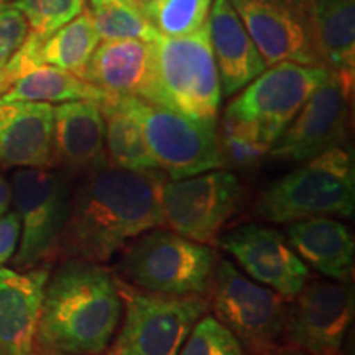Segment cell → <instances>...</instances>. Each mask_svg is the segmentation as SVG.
Masks as SVG:
<instances>
[{
    "instance_id": "cell-1",
    "label": "cell",
    "mask_w": 355,
    "mask_h": 355,
    "mask_svg": "<svg viewBox=\"0 0 355 355\" xmlns=\"http://www.w3.org/2000/svg\"><path fill=\"white\" fill-rule=\"evenodd\" d=\"M71 196L58 250L64 259L104 263L127 241L163 227L162 170L130 171L104 165L86 173Z\"/></svg>"
},
{
    "instance_id": "cell-2",
    "label": "cell",
    "mask_w": 355,
    "mask_h": 355,
    "mask_svg": "<svg viewBox=\"0 0 355 355\" xmlns=\"http://www.w3.org/2000/svg\"><path fill=\"white\" fill-rule=\"evenodd\" d=\"M122 314L117 278L94 261L66 259L48 277L37 345L69 355H99Z\"/></svg>"
},
{
    "instance_id": "cell-3",
    "label": "cell",
    "mask_w": 355,
    "mask_h": 355,
    "mask_svg": "<svg viewBox=\"0 0 355 355\" xmlns=\"http://www.w3.org/2000/svg\"><path fill=\"white\" fill-rule=\"evenodd\" d=\"M354 209V158L343 146H334L273 181L255 204V214L275 224L308 217H352Z\"/></svg>"
},
{
    "instance_id": "cell-4",
    "label": "cell",
    "mask_w": 355,
    "mask_h": 355,
    "mask_svg": "<svg viewBox=\"0 0 355 355\" xmlns=\"http://www.w3.org/2000/svg\"><path fill=\"white\" fill-rule=\"evenodd\" d=\"M157 101L202 122L217 123L220 81L212 51L209 24L181 37L155 40Z\"/></svg>"
},
{
    "instance_id": "cell-5",
    "label": "cell",
    "mask_w": 355,
    "mask_h": 355,
    "mask_svg": "<svg viewBox=\"0 0 355 355\" xmlns=\"http://www.w3.org/2000/svg\"><path fill=\"white\" fill-rule=\"evenodd\" d=\"M214 268L216 252L212 248L158 227L139 235L119 263L130 285L173 296L207 293Z\"/></svg>"
},
{
    "instance_id": "cell-6",
    "label": "cell",
    "mask_w": 355,
    "mask_h": 355,
    "mask_svg": "<svg viewBox=\"0 0 355 355\" xmlns=\"http://www.w3.org/2000/svg\"><path fill=\"white\" fill-rule=\"evenodd\" d=\"M117 283L125 318L107 355H178L209 308L201 295H159Z\"/></svg>"
},
{
    "instance_id": "cell-7",
    "label": "cell",
    "mask_w": 355,
    "mask_h": 355,
    "mask_svg": "<svg viewBox=\"0 0 355 355\" xmlns=\"http://www.w3.org/2000/svg\"><path fill=\"white\" fill-rule=\"evenodd\" d=\"M122 105L140 123L145 141L159 170L170 180L224 168L217 123L202 122L165 105L122 97Z\"/></svg>"
},
{
    "instance_id": "cell-8",
    "label": "cell",
    "mask_w": 355,
    "mask_h": 355,
    "mask_svg": "<svg viewBox=\"0 0 355 355\" xmlns=\"http://www.w3.org/2000/svg\"><path fill=\"white\" fill-rule=\"evenodd\" d=\"M207 293L217 321L252 355H261L283 344L288 303L272 288L252 282L229 260H220Z\"/></svg>"
},
{
    "instance_id": "cell-9",
    "label": "cell",
    "mask_w": 355,
    "mask_h": 355,
    "mask_svg": "<svg viewBox=\"0 0 355 355\" xmlns=\"http://www.w3.org/2000/svg\"><path fill=\"white\" fill-rule=\"evenodd\" d=\"M12 201L21 227L13 266L37 268L58 250L69 214L68 180L48 168H20L12 178Z\"/></svg>"
},
{
    "instance_id": "cell-10",
    "label": "cell",
    "mask_w": 355,
    "mask_h": 355,
    "mask_svg": "<svg viewBox=\"0 0 355 355\" xmlns=\"http://www.w3.org/2000/svg\"><path fill=\"white\" fill-rule=\"evenodd\" d=\"M327 74L329 69L322 66L293 61L272 64L229 102L224 115L254 125L272 146Z\"/></svg>"
},
{
    "instance_id": "cell-11",
    "label": "cell",
    "mask_w": 355,
    "mask_h": 355,
    "mask_svg": "<svg viewBox=\"0 0 355 355\" xmlns=\"http://www.w3.org/2000/svg\"><path fill=\"white\" fill-rule=\"evenodd\" d=\"M243 188L225 170L168 180L163 186L162 209L165 225L186 239L209 243L241 209Z\"/></svg>"
},
{
    "instance_id": "cell-12",
    "label": "cell",
    "mask_w": 355,
    "mask_h": 355,
    "mask_svg": "<svg viewBox=\"0 0 355 355\" xmlns=\"http://www.w3.org/2000/svg\"><path fill=\"white\" fill-rule=\"evenodd\" d=\"M354 74L329 71L290 125L270 148V158L304 163L340 146L349 122Z\"/></svg>"
},
{
    "instance_id": "cell-13",
    "label": "cell",
    "mask_w": 355,
    "mask_h": 355,
    "mask_svg": "<svg viewBox=\"0 0 355 355\" xmlns=\"http://www.w3.org/2000/svg\"><path fill=\"white\" fill-rule=\"evenodd\" d=\"M266 66L282 61L321 66L314 0H229Z\"/></svg>"
},
{
    "instance_id": "cell-14",
    "label": "cell",
    "mask_w": 355,
    "mask_h": 355,
    "mask_svg": "<svg viewBox=\"0 0 355 355\" xmlns=\"http://www.w3.org/2000/svg\"><path fill=\"white\" fill-rule=\"evenodd\" d=\"M286 306V345L308 355H340L354 319V290L347 282L308 279Z\"/></svg>"
},
{
    "instance_id": "cell-15",
    "label": "cell",
    "mask_w": 355,
    "mask_h": 355,
    "mask_svg": "<svg viewBox=\"0 0 355 355\" xmlns=\"http://www.w3.org/2000/svg\"><path fill=\"white\" fill-rule=\"evenodd\" d=\"M257 283L293 298L309 279V270L282 232L261 224L239 225L216 239Z\"/></svg>"
},
{
    "instance_id": "cell-16",
    "label": "cell",
    "mask_w": 355,
    "mask_h": 355,
    "mask_svg": "<svg viewBox=\"0 0 355 355\" xmlns=\"http://www.w3.org/2000/svg\"><path fill=\"white\" fill-rule=\"evenodd\" d=\"M83 79L110 96L157 101L155 42L115 40L96 48L84 69Z\"/></svg>"
},
{
    "instance_id": "cell-17",
    "label": "cell",
    "mask_w": 355,
    "mask_h": 355,
    "mask_svg": "<svg viewBox=\"0 0 355 355\" xmlns=\"http://www.w3.org/2000/svg\"><path fill=\"white\" fill-rule=\"evenodd\" d=\"M73 173L107 165L105 125L96 101H69L53 107V163Z\"/></svg>"
},
{
    "instance_id": "cell-18",
    "label": "cell",
    "mask_w": 355,
    "mask_h": 355,
    "mask_svg": "<svg viewBox=\"0 0 355 355\" xmlns=\"http://www.w3.org/2000/svg\"><path fill=\"white\" fill-rule=\"evenodd\" d=\"M53 165V105L0 99V166Z\"/></svg>"
},
{
    "instance_id": "cell-19",
    "label": "cell",
    "mask_w": 355,
    "mask_h": 355,
    "mask_svg": "<svg viewBox=\"0 0 355 355\" xmlns=\"http://www.w3.org/2000/svg\"><path fill=\"white\" fill-rule=\"evenodd\" d=\"M50 268L25 272L0 266V347L10 355H33Z\"/></svg>"
},
{
    "instance_id": "cell-20",
    "label": "cell",
    "mask_w": 355,
    "mask_h": 355,
    "mask_svg": "<svg viewBox=\"0 0 355 355\" xmlns=\"http://www.w3.org/2000/svg\"><path fill=\"white\" fill-rule=\"evenodd\" d=\"M207 24L220 92L235 96L268 66L229 0H212Z\"/></svg>"
},
{
    "instance_id": "cell-21",
    "label": "cell",
    "mask_w": 355,
    "mask_h": 355,
    "mask_svg": "<svg viewBox=\"0 0 355 355\" xmlns=\"http://www.w3.org/2000/svg\"><path fill=\"white\" fill-rule=\"evenodd\" d=\"M290 245L306 263L339 282H349L354 273L355 243L347 225L331 217H308L288 222Z\"/></svg>"
},
{
    "instance_id": "cell-22",
    "label": "cell",
    "mask_w": 355,
    "mask_h": 355,
    "mask_svg": "<svg viewBox=\"0 0 355 355\" xmlns=\"http://www.w3.org/2000/svg\"><path fill=\"white\" fill-rule=\"evenodd\" d=\"M99 40L91 10H84L44 40L28 32L24 44L33 66H55L83 78L92 53L99 46Z\"/></svg>"
},
{
    "instance_id": "cell-23",
    "label": "cell",
    "mask_w": 355,
    "mask_h": 355,
    "mask_svg": "<svg viewBox=\"0 0 355 355\" xmlns=\"http://www.w3.org/2000/svg\"><path fill=\"white\" fill-rule=\"evenodd\" d=\"M314 28L322 68L354 74L355 0H314Z\"/></svg>"
},
{
    "instance_id": "cell-24",
    "label": "cell",
    "mask_w": 355,
    "mask_h": 355,
    "mask_svg": "<svg viewBox=\"0 0 355 355\" xmlns=\"http://www.w3.org/2000/svg\"><path fill=\"white\" fill-rule=\"evenodd\" d=\"M109 96L101 87L87 83L76 74L55 66L38 64L15 79V83L0 96V99L61 104L69 101L102 102Z\"/></svg>"
},
{
    "instance_id": "cell-25",
    "label": "cell",
    "mask_w": 355,
    "mask_h": 355,
    "mask_svg": "<svg viewBox=\"0 0 355 355\" xmlns=\"http://www.w3.org/2000/svg\"><path fill=\"white\" fill-rule=\"evenodd\" d=\"M105 125V153L109 165L130 171L159 170L146 145L137 119L123 107L117 96L99 102Z\"/></svg>"
},
{
    "instance_id": "cell-26",
    "label": "cell",
    "mask_w": 355,
    "mask_h": 355,
    "mask_svg": "<svg viewBox=\"0 0 355 355\" xmlns=\"http://www.w3.org/2000/svg\"><path fill=\"white\" fill-rule=\"evenodd\" d=\"M94 28L101 40H145L155 42L159 37L157 28L141 12L140 2L130 0H104L92 6Z\"/></svg>"
},
{
    "instance_id": "cell-27",
    "label": "cell",
    "mask_w": 355,
    "mask_h": 355,
    "mask_svg": "<svg viewBox=\"0 0 355 355\" xmlns=\"http://www.w3.org/2000/svg\"><path fill=\"white\" fill-rule=\"evenodd\" d=\"M212 0H148L141 12L163 37H181L196 32L207 21Z\"/></svg>"
},
{
    "instance_id": "cell-28",
    "label": "cell",
    "mask_w": 355,
    "mask_h": 355,
    "mask_svg": "<svg viewBox=\"0 0 355 355\" xmlns=\"http://www.w3.org/2000/svg\"><path fill=\"white\" fill-rule=\"evenodd\" d=\"M217 137H219V148L225 166H257L272 148L261 140L254 125L227 117V115H224L220 130H217Z\"/></svg>"
},
{
    "instance_id": "cell-29",
    "label": "cell",
    "mask_w": 355,
    "mask_h": 355,
    "mask_svg": "<svg viewBox=\"0 0 355 355\" xmlns=\"http://www.w3.org/2000/svg\"><path fill=\"white\" fill-rule=\"evenodd\" d=\"M13 3L25 15L30 33L43 40L86 10V0H15Z\"/></svg>"
},
{
    "instance_id": "cell-30",
    "label": "cell",
    "mask_w": 355,
    "mask_h": 355,
    "mask_svg": "<svg viewBox=\"0 0 355 355\" xmlns=\"http://www.w3.org/2000/svg\"><path fill=\"white\" fill-rule=\"evenodd\" d=\"M184 343L178 355H243L237 337L212 316L199 319Z\"/></svg>"
},
{
    "instance_id": "cell-31",
    "label": "cell",
    "mask_w": 355,
    "mask_h": 355,
    "mask_svg": "<svg viewBox=\"0 0 355 355\" xmlns=\"http://www.w3.org/2000/svg\"><path fill=\"white\" fill-rule=\"evenodd\" d=\"M28 21L15 3L0 2V73L28 37Z\"/></svg>"
},
{
    "instance_id": "cell-32",
    "label": "cell",
    "mask_w": 355,
    "mask_h": 355,
    "mask_svg": "<svg viewBox=\"0 0 355 355\" xmlns=\"http://www.w3.org/2000/svg\"><path fill=\"white\" fill-rule=\"evenodd\" d=\"M20 217L15 211H7L0 217V266L13 259L20 241Z\"/></svg>"
},
{
    "instance_id": "cell-33",
    "label": "cell",
    "mask_w": 355,
    "mask_h": 355,
    "mask_svg": "<svg viewBox=\"0 0 355 355\" xmlns=\"http://www.w3.org/2000/svg\"><path fill=\"white\" fill-rule=\"evenodd\" d=\"M12 202V186L7 183L3 176H0V217L8 211V206Z\"/></svg>"
},
{
    "instance_id": "cell-34",
    "label": "cell",
    "mask_w": 355,
    "mask_h": 355,
    "mask_svg": "<svg viewBox=\"0 0 355 355\" xmlns=\"http://www.w3.org/2000/svg\"><path fill=\"white\" fill-rule=\"evenodd\" d=\"M261 355H308V354L301 352V350L291 347V345L279 344V345H277V347H273L272 350H268V352H265Z\"/></svg>"
},
{
    "instance_id": "cell-35",
    "label": "cell",
    "mask_w": 355,
    "mask_h": 355,
    "mask_svg": "<svg viewBox=\"0 0 355 355\" xmlns=\"http://www.w3.org/2000/svg\"><path fill=\"white\" fill-rule=\"evenodd\" d=\"M33 355H69V354L58 352V350H51V349L42 347V345H37V347H35V354Z\"/></svg>"
},
{
    "instance_id": "cell-36",
    "label": "cell",
    "mask_w": 355,
    "mask_h": 355,
    "mask_svg": "<svg viewBox=\"0 0 355 355\" xmlns=\"http://www.w3.org/2000/svg\"><path fill=\"white\" fill-rule=\"evenodd\" d=\"M8 89V84L6 83V79H3V76H2V73H0V96L3 94V92H6Z\"/></svg>"
},
{
    "instance_id": "cell-37",
    "label": "cell",
    "mask_w": 355,
    "mask_h": 355,
    "mask_svg": "<svg viewBox=\"0 0 355 355\" xmlns=\"http://www.w3.org/2000/svg\"><path fill=\"white\" fill-rule=\"evenodd\" d=\"M101 2H104V0H91L92 6H97V3H101Z\"/></svg>"
},
{
    "instance_id": "cell-38",
    "label": "cell",
    "mask_w": 355,
    "mask_h": 355,
    "mask_svg": "<svg viewBox=\"0 0 355 355\" xmlns=\"http://www.w3.org/2000/svg\"><path fill=\"white\" fill-rule=\"evenodd\" d=\"M0 355H10V354H8L6 349H2V347H0Z\"/></svg>"
},
{
    "instance_id": "cell-39",
    "label": "cell",
    "mask_w": 355,
    "mask_h": 355,
    "mask_svg": "<svg viewBox=\"0 0 355 355\" xmlns=\"http://www.w3.org/2000/svg\"><path fill=\"white\" fill-rule=\"evenodd\" d=\"M139 2H148V0H139Z\"/></svg>"
},
{
    "instance_id": "cell-40",
    "label": "cell",
    "mask_w": 355,
    "mask_h": 355,
    "mask_svg": "<svg viewBox=\"0 0 355 355\" xmlns=\"http://www.w3.org/2000/svg\"><path fill=\"white\" fill-rule=\"evenodd\" d=\"M130 2H139V0H130Z\"/></svg>"
},
{
    "instance_id": "cell-41",
    "label": "cell",
    "mask_w": 355,
    "mask_h": 355,
    "mask_svg": "<svg viewBox=\"0 0 355 355\" xmlns=\"http://www.w3.org/2000/svg\"><path fill=\"white\" fill-rule=\"evenodd\" d=\"M0 2H7V0H0Z\"/></svg>"
}]
</instances>
